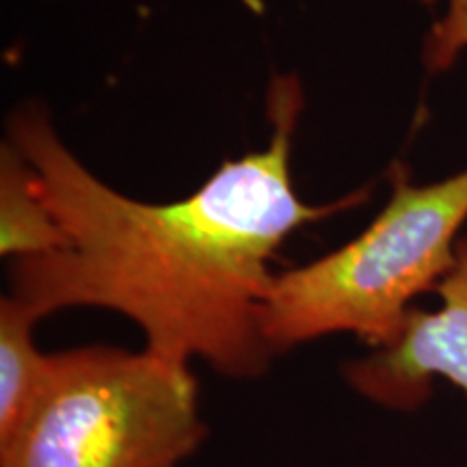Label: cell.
Wrapping results in <instances>:
<instances>
[{
	"mask_svg": "<svg viewBox=\"0 0 467 467\" xmlns=\"http://www.w3.org/2000/svg\"><path fill=\"white\" fill-rule=\"evenodd\" d=\"M206 437L191 366L89 344L50 353L33 407L0 441V467H180Z\"/></svg>",
	"mask_w": 467,
	"mask_h": 467,
	"instance_id": "3957f363",
	"label": "cell"
},
{
	"mask_svg": "<svg viewBox=\"0 0 467 467\" xmlns=\"http://www.w3.org/2000/svg\"><path fill=\"white\" fill-rule=\"evenodd\" d=\"M467 227V167L416 184L402 165L381 213L353 241L277 273L262 331L282 355L320 337L350 334L385 348L399 340L420 295L451 273Z\"/></svg>",
	"mask_w": 467,
	"mask_h": 467,
	"instance_id": "7a4b0ae2",
	"label": "cell"
},
{
	"mask_svg": "<svg viewBox=\"0 0 467 467\" xmlns=\"http://www.w3.org/2000/svg\"><path fill=\"white\" fill-rule=\"evenodd\" d=\"M306 107L295 74L266 89L271 137L225 161L191 195L141 202L104 182L58 134L39 100L7 115L5 139L31 167L35 189L63 244L9 260L7 295L35 318L74 307L132 320L145 350L178 366L200 359L221 377L254 381L277 358L262 331L277 273L271 260L290 234L359 206L370 189L309 203L292 180V145Z\"/></svg>",
	"mask_w": 467,
	"mask_h": 467,
	"instance_id": "6da1fadb",
	"label": "cell"
},
{
	"mask_svg": "<svg viewBox=\"0 0 467 467\" xmlns=\"http://www.w3.org/2000/svg\"><path fill=\"white\" fill-rule=\"evenodd\" d=\"M241 3L255 16H260L265 11V0H241Z\"/></svg>",
	"mask_w": 467,
	"mask_h": 467,
	"instance_id": "ba28073f",
	"label": "cell"
},
{
	"mask_svg": "<svg viewBox=\"0 0 467 467\" xmlns=\"http://www.w3.org/2000/svg\"><path fill=\"white\" fill-rule=\"evenodd\" d=\"M467 52V0H446V11L422 42V66L429 74L448 72Z\"/></svg>",
	"mask_w": 467,
	"mask_h": 467,
	"instance_id": "52a82bcc",
	"label": "cell"
},
{
	"mask_svg": "<svg viewBox=\"0 0 467 467\" xmlns=\"http://www.w3.org/2000/svg\"><path fill=\"white\" fill-rule=\"evenodd\" d=\"M418 3H422V5H435L437 0H418Z\"/></svg>",
	"mask_w": 467,
	"mask_h": 467,
	"instance_id": "9c48e42d",
	"label": "cell"
},
{
	"mask_svg": "<svg viewBox=\"0 0 467 467\" xmlns=\"http://www.w3.org/2000/svg\"><path fill=\"white\" fill-rule=\"evenodd\" d=\"M433 292L437 307H413L399 340L342 366L344 381L361 399L413 413L433 396L437 379L467 396V227L454 266Z\"/></svg>",
	"mask_w": 467,
	"mask_h": 467,
	"instance_id": "277c9868",
	"label": "cell"
},
{
	"mask_svg": "<svg viewBox=\"0 0 467 467\" xmlns=\"http://www.w3.org/2000/svg\"><path fill=\"white\" fill-rule=\"evenodd\" d=\"M63 244V236L35 189L31 167L7 141L0 145V254L33 258Z\"/></svg>",
	"mask_w": 467,
	"mask_h": 467,
	"instance_id": "8992f818",
	"label": "cell"
},
{
	"mask_svg": "<svg viewBox=\"0 0 467 467\" xmlns=\"http://www.w3.org/2000/svg\"><path fill=\"white\" fill-rule=\"evenodd\" d=\"M39 320L28 309L3 295L0 299V441L26 418L48 372L50 353L35 344Z\"/></svg>",
	"mask_w": 467,
	"mask_h": 467,
	"instance_id": "5b68a950",
	"label": "cell"
}]
</instances>
